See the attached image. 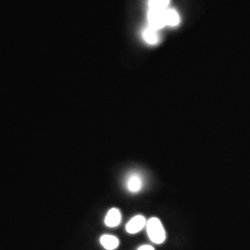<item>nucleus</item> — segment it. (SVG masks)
<instances>
[{"label":"nucleus","instance_id":"f257e3e1","mask_svg":"<svg viewBox=\"0 0 250 250\" xmlns=\"http://www.w3.org/2000/svg\"><path fill=\"white\" fill-rule=\"evenodd\" d=\"M146 231L150 240L155 244H162L166 239L165 230L157 218H151L146 223Z\"/></svg>","mask_w":250,"mask_h":250},{"label":"nucleus","instance_id":"f03ea898","mask_svg":"<svg viewBox=\"0 0 250 250\" xmlns=\"http://www.w3.org/2000/svg\"><path fill=\"white\" fill-rule=\"evenodd\" d=\"M166 9H149L148 11L149 27H151L155 30H159L166 25L165 18H164Z\"/></svg>","mask_w":250,"mask_h":250},{"label":"nucleus","instance_id":"7ed1b4c3","mask_svg":"<svg viewBox=\"0 0 250 250\" xmlns=\"http://www.w3.org/2000/svg\"><path fill=\"white\" fill-rule=\"evenodd\" d=\"M146 224V219L144 218V216L137 215L127 224L126 231L129 233H136V232L141 231Z\"/></svg>","mask_w":250,"mask_h":250},{"label":"nucleus","instance_id":"20e7f679","mask_svg":"<svg viewBox=\"0 0 250 250\" xmlns=\"http://www.w3.org/2000/svg\"><path fill=\"white\" fill-rule=\"evenodd\" d=\"M143 187V180L140 174L138 173H132L127 181V188L130 192H138L141 190Z\"/></svg>","mask_w":250,"mask_h":250},{"label":"nucleus","instance_id":"39448f33","mask_svg":"<svg viewBox=\"0 0 250 250\" xmlns=\"http://www.w3.org/2000/svg\"><path fill=\"white\" fill-rule=\"evenodd\" d=\"M122 221V214L119 209L111 208L105 218V224L108 227H116Z\"/></svg>","mask_w":250,"mask_h":250},{"label":"nucleus","instance_id":"423d86ee","mask_svg":"<svg viewBox=\"0 0 250 250\" xmlns=\"http://www.w3.org/2000/svg\"><path fill=\"white\" fill-rule=\"evenodd\" d=\"M100 243H101V245L106 250H113L118 248V246H119V239L115 237V236H113V235L105 234V235L101 236Z\"/></svg>","mask_w":250,"mask_h":250},{"label":"nucleus","instance_id":"0eeeda50","mask_svg":"<svg viewBox=\"0 0 250 250\" xmlns=\"http://www.w3.org/2000/svg\"><path fill=\"white\" fill-rule=\"evenodd\" d=\"M164 18H165L166 25L176 26L180 22V17H179L178 13L173 9H166Z\"/></svg>","mask_w":250,"mask_h":250},{"label":"nucleus","instance_id":"6e6552de","mask_svg":"<svg viewBox=\"0 0 250 250\" xmlns=\"http://www.w3.org/2000/svg\"><path fill=\"white\" fill-rule=\"evenodd\" d=\"M144 38L145 40L150 44V45H154L157 44L159 41V36L157 34V30L153 29L151 27L147 28L145 32H144Z\"/></svg>","mask_w":250,"mask_h":250},{"label":"nucleus","instance_id":"1a4fd4ad","mask_svg":"<svg viewBox=\"0 0 250 250\" xmlns=\"http://www.w3.org/2000/svg\"><path fill=\"white\" fill-rule=\"evenodd\" d=\"M169 4V0H149V9H166Z\"/></svg>","mask_w":250,"mask_h":250},{"label":"nucleus","instance_id":"9d476101","mask_svg":"<svg viewBox=\"0 0 250 250\" xmlns=\"http://www.w3.org/2000/svg\"><path fill=\"white\" fill-rule=\"evenodd\" d=\"M137 250H155L153 248H152L151 246H147V245H146V246H142V247H140L139 249Z\"/></svg>","mask_w":250,"mask_h":250}]
</instances>
